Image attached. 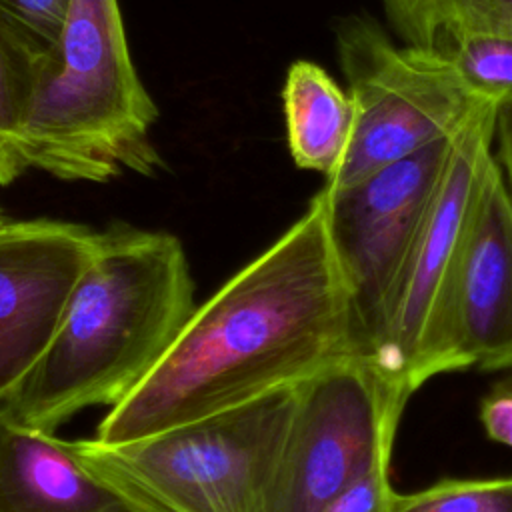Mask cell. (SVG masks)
Masks as SVG:
<instances>
[{
  "label": "cell",
  "instance_id": "3",
  "mask_svg": "<svg viewBox=\"0 0 512 512\" xmlns=\"http://www.w3.org/2000/svg\"><path fill=\"white\" fill-rule=\"evenodd\" d=\"M158 106L130 58L118 0H72L36 56L20 134L26 170L104 184L166 168L152 140Z\"/></svg>",
  "mask_w": 512,
  "mask_h": 512
},
{
  "label": "cell",
  "instance_id": "18",
  "mask_svg": "<svg viewBox=\"0 0 512 512\" xmlns=\"http://www.w3.org/2000/svg\"><path fill=\"white\" fill-rule=\"evenodd\" d=\"M394 496L388 456L340 492L322 512H392Z\"/></svg>",
  "mask_w": 512,
  "mask_h": 512
},
{
  "label": "cell",
  "instance_id": "17",
  "mask_svg": "<svg viewBox=\"0 0 512 512\" xmlns=\"http://www.w3.org/2000/svg\"><path fill=\"white\" fill-rule=\"evenodd\" d=\"M386 8H420L512 36V0H380Z\"/></svg>",
  "mask_w": 512,
  "mask_h": 512
},
{
  "label": "cell",
  "instance_id": "15",
  "mask_svg": "<svg viewBox=\"0 0 512 512\" xmlns=\"http://www.w3.org/2000/svg\"><path fill=\"white\" fill-rule=\"evenodd\" d=\"M392 512H512V476L444 478L394 496Z\"/></svg>",
  "mask_w": 512,
  "mask_h": 512
},
{
  "label": "cell",
  "instance_id": "1",
  "mask_svg": "<svg viewBox=\"0 0 512 512\" xmlns=\"http://www.w3.org/2000/svg\"><path fill=\"white\" fill-rule=\"evenodd\" d=\"M354 354L366 346L318 192L278 240L194 308L94 438L132 442L296 386Z\"/></svg>",
  "mask_w": 512,
  "mask_h": 512
},
{
  "label": "cell",
  "instance_id": "20",
  "mask_svg": "<svg viewBox=\"0 0 512 512\" xmlns=\"http://www.w3.org/2000/svg\"><path fill=\"white\" fill-rule=\"evenodd\" d=\"M494 160L512 196V100L496 106L494 120Z\"/></svg>",
  "mask_w": 512,
  "mask_h": 512
},
{
  "label": "cell",
  "instance_id": "8",
  "mask_svg": "<svg viewBox=\"0 0 512 512\" xmlns=\"http://www.w3.org/2000/svg\"><path fill=\"white\" fill-rule=\"evenodd\" d=\"M448 140L342 188L324 186L328 232L350 286L366 354L400 266L426 216Z\"/></svg>",
  "mask_w": 512,
  "mask_h": 512
},
{
  "label": "cell",
  "instance_id": "2",
  "mask_svg": "<svg viewBox=\"0 0 512 512\" xmlns=\"http://www.w3.org/2000/svg\"><path fill=\"white\" fill-rule=\"evenodd\" d=\"M194 312L182 242L112 224L98 232L60 322L0 414L56 432L74 414L124 400L162 360Z\"/></svg>",
  "mask_w": 512,
  "mask_h": 512
},
{
  "label": "cell",
  "instance_id": "10",
  "mask_svg": "<svg viewBox=\"0 0 512 512\" xmlns=\"http://www.w3.org/2000/svg\"><path fill=\"white\" fill-rule=\"evenodd\" d=\"M452 344L462 368H512V196L496 160L484 176L460 254Z\"/></svg>",
  "mask_w": 512,
  "mask_h": 512
},
{
  "label": "cell",
  "instance_id": "7",
  "mask_svg": "<svg viewBox=\"0 0 512 512\" xmlns=\"http://www.w3.org/2000/svg\"><path fill=\"white\" fill-rule=\"evenodd\" d=\"M406 402L366 354L340 358L302 380L268 512H322L392 456Z\"/></svg>",
  "mask_w": 512,
  "mask_h": 512
},
{
  "label": "cell",
  "instance_id": "9",
  "mask_svg": "<svg viewBox=\"0 0 512 512\" xmlns=\"http://www.w3.org/2000/svg\"><path fill=\"white\" fill-rule=\"evenodd\" d=\"M96 238L76 222L0 220V402L50 342Z\"/></svg>",
  "mask_w": 512,
  "mask_h": 512
},
{
  "label": "cell",
  "instance_id": "12",
  "mask_svg": "<svg viewBox=\"0 0 512 512\" xmlns=\"http://www.w3.org/2000/svg\"><path fill=\"white\" fill-rule=\"evenodd\" d=\"M382 12L402 44L452 68L478 98L512 100V36L434 10Z\"/></svg>",
  "mask_w": 512,
  "mask_h": 512
},
{
  "label": "cell",
  "instance_id": "19",
  "mask_svg": "<svg viewBox=\"0 0 512 512\" xmlns=\"http://www.w3.org/2000/svg\"><path fill=\"white\" fill-rule=\"evenodd\" d=\"M478 414L488 438L512 448V374L488 388L480 400Z\"/></svg>",
  "mask_w": 512,
  "mask_h": 512
},
{
  "label": "cell",
  "instance_id": "14",
  "mask_svg": "<svg viewBox=\"0 0 512 512\" xmlns=\"http://www.w3.org/2000/svg\"><path fill=\"white\" fill-rule=\"evenodd\" d=\"M38 54L0 12V186H10L26 172L20 134Z\"/></svg>",
  "mask_w": 512,
  "mask_h": 512
},
{
  "label": "cell",
  "instance_id": "5",
  "mask_svg": "<svg viewBox=\"0 0 512 512\" xmlns=\"http://www.w3.org/2000/svg\"><path fill=\"white\" fill-rule=\"evenodd\" d=\"M496 106L480 100L448 138L442 174L368 348L404 398L438 374L462 370L452 344V294L470 218L494 162Z\"/></svg>",
  "mask_w": 512,
  "mask_h": 512
},
{
  "label": "cell",
  "instance_id": "4",
  "mask_svg": "<svg viewBox=\"0 0 512 512\" xmlns=\"http://www.w3.org/2000/svg\"><path fill=\"white\" fill-rule=\"evenodd\" d=\"M296 386L132 442L74 444L146 512H268Z\"/></svg>",
  "mask_w": 512,
  "mask_h": 512
},
{
  "label": "cell",
  "instance_id": "21",
  "mask_svg": "<svg viewBox=\"0 0 512 512\" xmlns=\"http://www.w3.org/2000/svg\"><path fill=\"white\" fill-rule=\"evenodd\" d=\"M2 218H4V216H2V212H0V220H2Z\"/></svg>",
  "mask_w": 512,
  "mask_h": 512
},
{
  "label": "cell",
  "instance_id": "6",
  "mask_svg": "<svg viewBox=\"0 0 512 512\" xmlns=\"http://www.w3.org/2000/svg\"><path fill=\"white\" fill-rule=\"evenodd\" d=\"M336 54L354 104L348 150L324 186L342 188L434 142L448 140L486 98L446 64L396 44L366 14L336 24Z\"/></svg>",
  "mask_w": 512,
  "mask_h": 512
},
{
  "label": "cell",
  "instance_id": "11",
  "mask_svg": "<svg viewBox=\"0 0 512 512\" xmlns=\"http://www.w3.org/2000/svg\"><path fill=\"white\" fill-rule=\"evenodd\" d=\"M0 512H146L56 432L0 414Z\"/></svg>",
  "mask_w": 512,
  "mask_h": 512
},
{
  "label": "cell",
  "instance_id": "13",
  "mask_svg": "<svg viewBox=\"0 0 512 512\" xmlns=\"http://www.w3.org/2000/svg\"><path fill=\"white\" fill-rule=\"evenodd\" d=\"M282 104L294 164L324 178L332 176L354 130V104L348 90L316 62L296 60L286 72Z\"/></svg>",
  "mask_w": 512,
  "mask_h": 512
},
{
  "label": "cell",
  "instance_id": "16",
  "mask_svg": "<svg viewBox=\"0 0 512 512\" xmlns=\"http://www.w3.org/2000/svg\"><path fill=\"white\" fill-rule=\"evenodd\" d=\"M72 0H0V12L38 50L60 34Z\"/></svg>",
  "mask_w": 512,
  "mask_h": 512
}]
</instances>
